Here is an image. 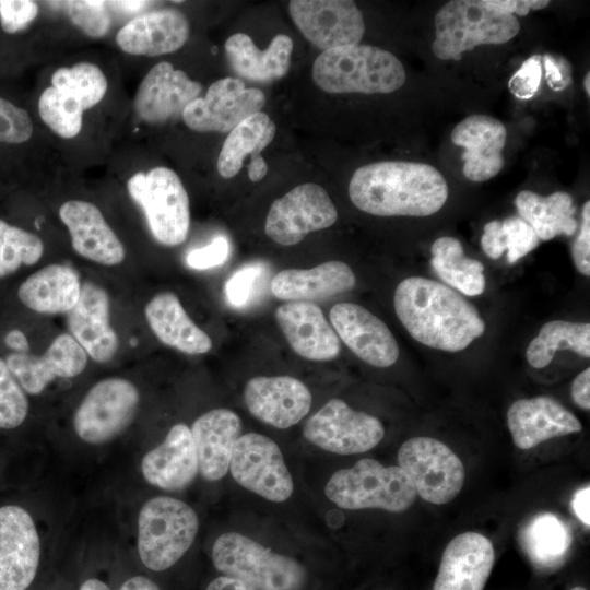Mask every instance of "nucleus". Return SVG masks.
Returning <instances> with one entry per match:
<instances>
[{"mask_svg": "<svg viewBox=\"0 0 590 590\" xmlns=\"http://www.w3.org/2000/svg\"><path fill=\"white\" fill-rule=\"evenodd\" d=\"M393 306L409 334L432 349L459 352L485 331L479 310L470 302L449 286L423 276L401 281Z\"/></svg>", "mask_w": 590, "mask_h": 590, "instance_id": "f257e3e1", "label": "nucleus"}, {"mask_svg": "<svg viewBox=\"0 0 590 590\" xmlns=\"http://www.w3.org/2000/svg\"><path fill=\"white\" fill-rule=\"evenodd\" d=\"M352 203L378 216H428L447 201L444 176L424 163L386 161L357 168L349 184Z\"/></svg>", "mask_w": 590, "mask_h": 590, "instance_id": "f03ea898", "label": "nucleus"}, {"mask_svg": "<svg viewBox=\"0 0 590 590\" xmlns=\"http://www.w3.org/2000/svg\"><path fill=\"white\" fill-rule=\"evenodd\" d=\"M312 79L332 94H388L404 84L405 70L388 50L356 44L322 51L312 64Z\"/></svg>", "mask_w": 590, "mask_h": 590, "instance_id": "7ed1b4c3", "label": "nucleus"}, {"mask_svg": "<svg viewBox=\"0 0 590 590\" xmlns=\"http://www.w3.org/2000/svg\"><path fill=\"white\" fill-rule=\"evenodd\" d=\"M520 30L517 17L487 0H452L435 15L434 55L442 60H460L479 45L504 44Z\"/></svg>", "mask_w": 590, "mask_h": 590, "instance_id": "20e7f679", "label": "nucleus"}, {"mask_svg": "<svg viewBox=\"0 0 590 590\" xmlns=\"http://www.w3.org/2000/svg\"><path fill=\"white\" fill-rule=\"evenodd\" d=\"M324 494L343 509L377 508L390 512L405 511L417 496L412 481L399 465L385 467L369 458L334 472Z\"/></svg>", "mask_w": 590, "mask_h": 590, "instance_id": "39448f33", "label": "nucleus"}, {"mask_svg": "<svg viewBox=\"0 0 590 590\" xmlns=\"http://www.w3.org/2000/svg\"><path fill=\"white\" fill-rule=\"evenodd\" d=\"M214 567L256 590H300L305 568L294 558L272 552L238 532L221 534L212 547Z\"/></svg>", "mask_w": 590, "mask_h": 590, "instance_id": "423d86ee", "label": "nucleus"}, {"mask_svg": "<svg viewBox=\"0 0 590 590\" xmlns=\"http://www.w3.org/2000/svg\"><path fill=\"white\" fill-rule=\"evenodd\" d=\"M198 528V516L185 502L168 496L151 498L138 518L141 562L154 571L172 567L190 548Z\"/></svg>", "mask_w": 590, "mask_h": 590, "instance_id": "0eeeda50", "label": "nucleus"}, {"mask_svg": "<svg viewBox=\"0 0 590 590\" xmlns=\"http://www.w3.org/2000/svg\"><path fill=\"white\" fill-rule=\"evenodd\" d=\"M130 197L142 208L154 239L167 247L182 244L190 228L188 193L167 167L138 172L127 181Z\"/></svg>", "mask_w": 590, "mask_h": 590, "instance_id": "6e6552de", "label": "nucleus"}, {"mask_svg": "<svg viewBox=\"0 0 590 590\" xmlns=\"http://www.w3.org/2000/svg\"><path fill=\"white\" fill-rule=\"evenodd\" d=\"M140 403L137 386L122 377H108L91 387L73 415V428L93 445L120 435L133 421Z\"/></svg>", "mask_w": 590, "mask_h": 590, "instance_id": "1a4fd4ad", "label": "nucleus"}, {"mask_svg": "<svg viewBox=\"0 0 590 590\" xmlns=\"http://www.w3.org/2000/svg\"><path fill=\"white\" fill-rule=\"evenodd\" d=\"M399 467L412 481L416 494L436 505L451 502L464 483V467L444 442L426 436L405 440L398 451Z\"/></svg>", "mask_w": 590, "mask_h": 590, "instance_id": "9d476101", "label": "nucleus"}, {"mask_svg": "<svg viewBox=\"0 0 590 590\" xmlns=\"http://www.w3.org/2000/svg\"><path fill=\"white\" fill-rule=\"evenodd\" d=\"M229 470L239 485L270 502L282 503L293 493V479L278 444L262 434L239 436Z\"/></svg>", "mask_w": 590, "mask_h": 590, "instance_id": "9b49d317", "label": "nucleus"}, {"mask_svg": "<svg viewBox=\"0 0 590 590\" xmlns=\"http://www.w3.org/2000/svg\"><path fill=\"white\" fill-rule=\"evenodd\" d=\"M303 433L326 451L354 455L377 446L385 428L376 416L355 411L341 399H331L307 420Z\"/></svg>", "mask_w": 590, "mask_h": 590, "instance_id": "f8f14e48", "label": "nucleus"}, {"mask_svg": "<svg viewBox=\"0 0 590 590\" xmlns=\"http://www.w3.org/2000/svg\"><path fill=\"white\" fill-rule=\"evenodd\" d=\"M338 211L326 189L307 182L273 201L266 219V234L282 246L302 241L309 233L332 226Z\"/></svg>", "mask_w": 590, "mask_h": 590, "instance_id": "ddd939ff", "label": "nucleus"}, {"mask_svg": "<svg viewBox=\"0 0 590 590\" xmlns=\"http://www.w3.org/2000/svg\"><path fill=\"white\" fill-rule=\"evenodd\" d=\"M266 105L262 91L247 88L237 78L213 82L204 97L190 102L181 114L185 125L197 132H231Z\"/></svg>", "mask_w": 590, "mask_h": 590, "instance_id": "4468645a", "label": "nucleus"}, {"mask_svg": "<svg viewBox=\"0 0 590 590\" xmlns=\"http://www.w3.org/2000/svg\"><path fill=\"white\" fill-rule=\"evenodd\" d=\"M290 15L300 33L324 50L359 44L365 23L350 0H292Z\"/></svg>", "mask_w": 590, "mask_h": 590, "instance_id": "2eb2a0df", "label": "nucleus"}, {"mask_svg": "<svg viewBox=\"0 0 590 590\" xmlns=\"http://www.w3.org/2000/svg\"><path fill=\"white\" fill-rule=\"evenodd\" d=\"M39 557V536L30 512L16 505L0 507V590L28 588Z\"/></svg>", "mask_w": 590, "mask_h": 590, "instance_id": "dca6fc26", "label": "nucleus"}, {"mask_svg": "<svg viewBox=\"0 0 590 590\" xmlns=\"http://www.w3.org/2000/svg\"><path fill=\"white\" fill-rule=\"evenodd\" d=\"M3 358L24 391L31 396L42 393L56 378L79 376L88 362L86 352L69 332L56 335L40 354L20 349L10 351Z\"/></svg>", "mask_w": 590, "mask_h": 590, "instance_id": "f3484780", "label": "nucleus"}, {"mask_svg": "<svg viewBox=\"0 0 590 590\" xmlns=\"http://www.w3.org/2000/svg\"><path fill=\"white\" fill-rule=\"evenodd\" d=\"M67 332L97 364L110 363L119 351V335L110 323V297L101 284L85 280L75 307L67 315Z\"/></svg>", "mask_w": 590, "mask_h": 590, "instance_id": "a211bd4d", "label": "nucleus"}, {"mask_svg": "<svg viewBox=\"0 0 590 590\" xmlns=\"http://www.w3.org/2000/svg\"><path fill=\"white\" fill-rule=\"evenodd\" d=\"M330 322L339 339L363 362L385 368L399 358V345L387 324L354 303H339L330 310Z\"/></svg>", "mask_w": 590, "mask_h": 590, "instance_id": "6ab92c4d", "label": "nucleus"}, {"mask_svg": "<svg viewBox=\"0 0 590 590\" xmlns=\"http://www.w3.org/2000/svg\"><path fill=\"white\" fill-rule=\"evenodd\" d=\"M248 411L259 421L276 428L297 424L310 410L311 393L291 376H258L244 389Z\"/></svg>", "mask_w": 590, "mask_h": 590, "instance_id": "aec40b11", "label": "nucleus"}, {"mask_svg": "<svg viewBox=\"0 0 590 590\" xmlns=\"http://www.w3.org/2000/svg\"><path fill=\"white\" fill-rule=\"evenodd\" d=\"M73 250L85 260L103 267H117L126 259V249L106 222L101 210L85 200H68L59 208Z\"/></svg>", "mask_w": 590, "mask_h": 590, "instance_id": "412c9836", "label": "nucleus"}, {"mask_svg": "<svg viewBox=\"0 0 590 590\" xmlns=\"http://www.w3.org/2000/svg\"><path fill=\"white\" fill-rule=\"evenodd\" d=\"M202 90L199 82L169 62L155 64L141 81L134 96V111L149 123H163L182 114Z\"/></svg>", "mask_w": 590, "mask_h": 590, "instance_id": "4be33fe9", "label": "nucleus"}, {"mask_svg": "<svg viewBox=\"0 0 590 590\" xmlns=\"http://www.w3.org/2000/svg\"><path fill=\"white\" fill-rule=\"evenodd\" d=\"M495 562L492 542L477 532H463L446 546L433 590H483Z\"/></svg>", "mask_w": 590, "mask_h": 590, "instance_id": "5701e85b", "label": "nucleus"}, {"mask_svg": "<svg viewBox=\"0 0 590 590\" xmlns=\"http://www.w3.org/2000/svg\"><path fill=\"white\" fill-rule=\"evenodd\" d=\"M292 350L309 361H330L341 352L340 339L312 302H288L274 312Z\"/></svg>", "mask_w": 590, "mask_h": 590, "instance_id": "b1692460", "label": "nucleus"}, {"mask_svg": "<svg viewBox=\"0 0 590 590\" xmlns=\"http://www.w3.org/2000/svg\"><path fill=\"white\" fill-rule=\"evenodd\" d=\"M507 425L514 444L522 450L582 429L570 411L547 396L515 401L507 411Z\"/></svg>", "mask_w": 590, "mask_h": 590, "instance_id": "393cba45", "label": "nucleus"}, {"mask_svg": "<svg viewBox=\"0 0 590 590\" xmlns=\"http://www.w3.org/2000/svg\"><path fill=\"white\" fill-rule=\"evenodd\" d=\"M507 131L496 118L472 115L460 121L451 132V141L462 146L463 174L472 181H485L504 166L503 149Z\"/></svg>", "mask_w": 590, "mask_h": 590, "instance_id": "a878e982", "label": "nucleus"}, {"mask_svg": "<svg viewBox=\"0 0 590 590\" xmlns=\"http://www.w3.org/2000/svg\"><path fill=\"white\" fill-rule=\"evenodd\" d=\"M187 17L175 9H161L137 15L117 33L116 42L130 55L148 57L170 54L189 37Z\"/></svg>", "mask_w": 590, "mask_h": 590, "instance_id": "bb28decb", "label": "nucleus"}, {"mask_svg": "<svg viewBox=\"0 0 590 590\" xmlns=\"http://www.w3.org/2000/svg\"><path fill=\"white\" fill-rule=\"evenodd\" d=\"M141 471L148 483L162 489L187 487L199 471L190 428L184 423L172 426L164 441L143 457Z\"/></svg>", "mask_w": 590, "mask_h": 590, "instance_id": "cd10ccee", "label": "nucleus"}, {"mask_svg": "<svg viewBox=\"0 0 590 590\" xmlns=\"http://www.w3.org/2000/svg\"><path fill=\"white\" fill-rule=\"evenodd\" d=\"M199 471L206 481H217L229 470L232 452L240 436L239 416L228 409H213L192 424Z\"/></svg>", "mask_w": 590, "mask_h": 590, "instance_id": "c85d7f7f", "label": "nucleus"}, {"mask_svg": "<svg viewBox=\"0 0 590 590\" xmlns=\"http://www.w3.org/2000/svg\"><path fill=\"white\" fill-rule=\"evenodd\" d=\"M82 291L79 272L69 264L50 263L27 278L17 287L20 303L39 315H67L78 304Z\"/></svg>", "mask_w": 590, "mask_h": 590, "instance_id": "c756f323", "label": "nucleus"}, {"mask_svg": "<svg viewBox=\"0 0 590 590\" xmlns=\"http://www.w3.org/2000/svg\"><path fill=\"white\" fill-rule=\"evenodd\" d=\"M276 127L273 120L262 111L255 113L237 125L226 137L217 157V172L224 178L236 176L250 156L247 165L251 181L261 180L268 172V165L260 155L274 139Z\"/></svg>", "mask_w": 590, "mask_h": 590, "instance_id": "7c9ffc66", "label": "nucleus"}, {"mask_svg": "<svg viewBox=\"0 0 590 590\" xmlns=\"http://www.w3.org/2000/svg\"><path fill=\"white\" fill-rule=\"evenodd\" d=\"M356 278L351 267L338 260L311 269H285L270 282L274 297L288 302H311L351 291Z\"/></svg>", "mask_w": 590, "mask_h": 590, "instance_id": "2f4dec72", "label": "nucleus"}, {"mask_svg": "<svg viewBox=\"0 0 590 590\" xmlns=\"http://www.w3.org/2000/svg\"><path fill=\"white\" fill-rule=\"evenodd\" d=\"M144 316L152 333L164 345L189 355L211 351L210 337L192 321L174 293L154 295L145 305Z\"/></svg>", "mask_w": 590, "mask_h": 590, "instance_id": "473e14b6", "label": "nucleus"}, {"mask_svg": "<svg viewBox=\"0 0 590 590\" xmlns=\"http://www.w3.org/2000/svg\"><path fill=\"white\" fill-rule=\"evenodd\" d=\"M232 70L240 78L270 82L284 76L290 68L293 40L284 34L273 37L266 50H260L245 33H235L224 45Z\"/></svg>", "mask_w": 590, "mask_h": 590, "instance_id": "72a5a7b5", "label": "nucleus"}, {"mask_svg": "<svg viewBox=\"0 0 590 590\" xmlns=\"http://www.w3.org/2000/svg\"><path fill=\"white\" fill-rule=\"evenodd\" d=\"M515 205L520 217L535 232L540 240L558 235L571 236L577 229L573 198L564 191L543 197L530 190L520 191Z\"/></svg>", "mask_w": 590, "mask_h": 590, "instance_id": "f704fd0d", "label": "nucleus"}, {"mask_svg": "<svg viewBox=\"0 0 590 590\" xmlns=\"http://www.w3.org/2000/svg\"><path fill=\"white\" fill-rule=\"evenodd\" d=\"M430 252V264L445 283L468 296L484 292V266L464 255L460 240L449 236L439 237L433 243Z\"/></svg>", "mask_w": 590, "mask_h": 590, "instance_id": "c9c22d12", "label": "nucleus"}, {"mask_svg": "<svg viewBox=\"0 0 590 590\" xmlns=\"http://www.w3.org/2000/svg\"><path fill=\"white\" fill-rule=\"evenodd\" d=\"M520 542L535 565L551 567L566 557L571 533L556 515L541 512L526 523L520 532Z\"/></svg>", "mask_w": 590, "mask_h": 590, "instance_id": "e433bc0d", "label": "nucleus"}, {"mask_svg": "<svg viewBox=\"0 0 590 590\" xmlns=\"http://www.w3.org/2000/svg\"><path fill=\"white\" fill-rule=\"evenodd\" d=\"M570 350L582 357H590V323L552 320L540 329L529 343L526 357L533 368H544L555 353Z\"/></svg>", "mask_w": 590, "mask_h": 590, "instance_id": "4c0bfd02", "label": "nucleus"}, {"mask_svg": "<svg viewBox=\"0 0 590 590\" xmlns=\"http://www.w3.org/2000/svg\"><path fill=\"white\" fill-rule=\"evenodd\" d=\"M44 250L39 236L0 219V280L35 266Z\"/></svg>", "mask_w": 590, "mask_h": 590, "instance_id": "58836bf2", "label": "nucleus"}, {"mask_svg": "<svg viewBox=\"0 0 590 590\" xmlns=\"http://www.w3.org/2000/svg\"><path fill=\"white\" fill-rule=\"evenodd\" d=\"M51 86L73 96L85 111L103 99L108 83L96 64L78 62L57 69L51 76Z\"/></svg>", "mask_w": 590, "mask_h": 590, "instance_id": "ea45409f", "label": "nucleus"}, {"mask_svg": "<svg viewBox=\"0 0 590 590\" xmlns=\"http://www.w3.org/2000/svg\"><path fill=\"white\" fill-rule=\"evenodd\" d=\"M38 113L42 120L59 137L78 135L83 125L84 109L70 94L49 86L40 94Z\"/></svg>", "mask_w": 590, "mask_h": 590, "instance_id": "a19ab883", "label": "nucleus"}, {"mask_svg": "<svg viewBox=\"0 0 590 590\" xmlns=\"http://www.w3.org/2000/svg\"><path fill=\"white\" fill-rule=\"evenodd\" d=\"M27 393L0 356V428L19 427L28 414Z\"/></svg>", "mask_w": 590, "mask_h": 590, "instance_id": "79ce46f5", "label": "nucleus"}, {"mask_svg": "<svg viewBox=\"0 0 590 590\" xmlns=\"http://www.w3.org/2000/svg\"><path fill=\"white\" fill-rule=\"evenodd\" d=\"M51 3L63 8L70 21L88 37L101 38L110 30L111 17L105 1L74 0Z\"/></svg>", "mask_w": 590, "mask_h": 590, "instance_id": "37998d69", "label": "nucleus"}, {"mask_svg": "<svg viewBox=\"0 0 590 590\" xmlns=\"http://www.w3.org/2000/svg\"><path fill=\"white\" fill-rule=\"evenodd\" d=\"M505 235L507 262L512 264L535 249L540 238L520 216H510L502 222Z\"/></svg>", "mask_w": 590, "mask_h": 590, "instance_id": "c03bdc74", "label": "nucleus"}, {"mask_svg": "<svg viewBox=\"0 0 590 590\" xmlns=\"http://www.w3.org/2000/svg\"><path fill=\"white\" fill-rule=\"evenodd\" d=\"M33 134V122L28 113L0 98V142L19 144L26 142Z\"/></svg>", "mask_w": 590, "mask_h": 590, "instance_id": "a18cd8bd", "label": "nucleus"}, {"mask_svg": "<svg viewBox=\"0 0 590 590\" xmlns=\"http://www.w3.org/2000/svg\"><path fill=\"white\" fill-rule=\"evenodd\" d=\"M38 14V4L31 0H0L2 30L15 34L27 28Z\"/></svg>", "mask_w": 590, "mask_h": 590, "instance_id": "49530a36", "label": "nucleus"}, {"mask_svg": "<svg viewBox=\"0 0 590 590\" xmlns=\"http://www.w3.org/2000/svg\"><path fill=\"white\" fill-rule=\"evenodd\" d=\"M541 78V57L531 56L509 80V91L519 99H530L539 91Z\"/></svg>", "mask_w": 590, "mask_h": 590, "instance_id": "de8ad7c7", "label": "nucleus"}, {"mask_svg": "<svg viewBox=\"0 0 590 590\" xmlns=\"http://www.w3.org/2000/svg\"><path fill=\"white\" fill-rule=\"evenodd\" d=\"M260 274V266H247L236 271L224 286L227 302L237 308L248 304Z\"/></svg>", "mask_w": 590, "mask_h": 590, "instance_id": "09e8293b", "label": "nucleus"}, {"mask_svg": "<svg viewBox=\"0 0 590 590\" xmlns=\"http://www.w3.org/2000/svg\"><path fill=\"white\" fill-rule=\"evenodd\" d=\"M229 245L224 236L215 237L211 244L190 251L187 263L192 269H210L223 264L228 257Z\"/></svg>", "mask_w": 590, "mask_h": 590, "instance_id": "8fccbe9b", "label": "nucleus"}, {"mask_svg": "<svg viewBox=\"0 0 590 590\" xmlns=\"http://www.w3.org/2000/svg\"><path fill=\"white\" fill-rule=\"evenodd\" d=\"M573 261L579 273L590 275V201L582 208V221L578 236L571 246Z\"/></svg>", "mask_w": 590, "mask_h": 590, "instance_id": "3c124183", "label": "nucleus"}, {"mask_svg": "<svg viewBox=\"0 0 590 590\" xmlns=\"http://www.w3.org/2000/svg\"><path fill=\"white\" fill-rule=\"evenodd\" d=\"M547 84L554 91H562L570 83V69L568 62L551 55L543 57Z\"/></svg>", "mask_w": 590, "mask_h": 590, "instance_id": "603ef678", "label": "nucleus"}, {"mask_svg": "<svg viewBox=\"0 0 590 590\" xmlns=\"http://www.w3.org/2000/svg\"><path fill=\"white\" fill-rule=\"evenodd\" d=\"M483 251L492 259H498L506 251L505 235L500 221L486 223L481 237Z\"/></svg>", "mask_w": 590, "mask_h": 590, "instance_id": "864d4df0", "label": "nucleus"}, {"mask_svg": "<svg viewBox=\"0 0 590 590\" xmlns=\"http://www.w3.org/2000/svg\"><path fill=\"white\" fill-rule=\"evenodd\" d=\"M487 2L512 15H527L530 10H541L550 3L548 0H487Z\"/></svg>", "mask_w": 590, "mask_h": 590, "instance_id": "5fc2aeb1", "label": "nucleus"}, {"mask_svg": "<svg viewBox=\"0 0 590 590\" xmlns=\"http://www.w3.org/2000/svg\"><path fill=\"white\" fill-rule=\"evenodd\" d=\"M571 398L583 410L590 409V368L587 367L575 377L571 384Z\"/></svg>", "mask_w": 590, "mask_h": 590, "instance_id": "6e6d98bb", "label": "nucleus"}, {"mask_svg": "<svg viewBox=\"0 0 590 590\" xmlns=\"http://www.w3.org/2000/svg\"><path fill=\"white\" fill-rule=\"evenodd\" d=\"M589 500H590L589 485L577 491L571 500V506L575 511V515L588 528L590 526Z\"/></svg>", "mask_w": 590, "mask_h": 590, "instance_id": "4d7b16f0", "label": "nucleus"}, {"mask_svg": "<svg viewBox=\"0 0 590 590\" xmlns=\"http://www.w3.org/2000/svg\"><path fill=\"white\" fill-rule=\"evenodd\" d=\"M206 590H256V589L236 578L221 576L212 580L206 587Z\"/></svg>", "mask_w": 590, "mask_h": 590, "instance_id": "13d9d810", "label": "nucleus"}, {"mask_svg": "<svg viewBox=\"0 0 590 590\" xmlns=\"http://www.w3.org/2000/svg\"><path fill=\"white\" fill-rule=\"evenodd\" d=\"M118 590H161L158 586L144 576L128 579Z\"/></svg>", "mask_w": 590, "mask_h": 590, "instance_id": "bf43d9fd", "label": "nucleus"}, {"mask_svg": "<svg viewBox=\"0 0 590 590\" xmlns=\"http://www.w3.org/2000/svg\"><path fill=\"white\" fill-rule=\"evenodd\" d=\"M110 4H114L120 9H123L126 11L134 12L143 8L149 2L146 1H113L109 2Z\"/></svg>", "mask_w": 590, "mask_h": 590, "instance_id": "052dcab7", "label": "nucleus"}, {"mask_svg": "<svg viewBox=\"0 0 590 590\" xmlns=\"http://www.w3.org/2000/svg\"><path fill=\"white\" fill-rule=\"evenodd\" d=\"M80 590H110V589L105 582L93 578V579H88L84 581L81 585Z\"/></svg>", "mask_w": 590, "mask_h": 590, "instance_id": "680f3d73", "label": "nucleus"}, {"mask_svg": "<svg viewBox=\"0 0 590 590\" xmlns=\"http://www.w3.org/2000/svg\"><path fill=\"white\" fill-rule=\"evenodd\" d=\"M583 87H585V91L587 92V95L589 96L590 95V73L589 72L587 73L585 78Z\"/></svg>", "mask_w": 590, "mask_h": 590, "instance_id": "e2e57ef3", "label": "nucleus"}, {"mask_svg": "<svg viewBox=\"0 0 590 590\" xmlns=\"http://www.w3.org/2000/svg\"><path fill=\"white\" fill-rule=\"evenodd\" d=\"M570 590H588V589H586L585 587H581V586H575Z\"/></svg>", "mask_w": 590, "mask_h": 590, "instance_id": "0e129e2a", "label": "nucleus"}]
</instances>
